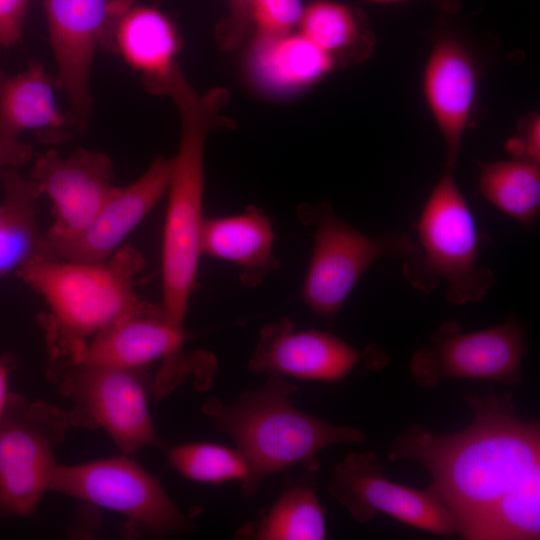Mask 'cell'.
Listing matches in <instances>:
<instances>
[{"label":"cell","mask_w":540,"mask_h":540,"mask_svg":"<svg viewBox=\"0 0 540 540\" xmlns=\"http://www.w3.org/2000/svg\"><path fill=\"white\" fill-rule=\"evenodd\" d=\"M465 401L474 418L462 431L435 434L411 426L390 446L392 461L410 459L431 475V489L461 534L499 498L540 469V424L515 411L510 394Z\"/></svg>","instance_id":"6da1fadb"},{"label":"cell","mask_w":540,"mask_h":540,"mask_svg":"<svg viewBox=\"0 0 540 540\" xmlns=\"http://www.w3.org/2000/svg\"><path fill=\"white\" fill-rule=\"evenodd\" d=\"M165 96L175 103L181 122L173 158L162 240V310L165 319L183 330L190 295L196 285L200 235L204 221V153L211 131L225 125L221 115L228 92H197L178 70Z\"/></svg>","instance_id":"7a4b0ae2"},{"label":"cell","mask_w":540,"mask_h":540,"mask_svg":"<svg viewBox=\"0 0 540 540\" xmlns=\"http://www.w3.org/2000/svg\"><path fill=\"white\" fill-rule=\"evenodd\" d=\"M144 267L137 249L121 246L102 263L41 258L16 275L46 302L52 351L71 361L95 334L125 317L164 315L161 306L143 300L135 290Z\"/></svg>","instance_id":"3957f363"},{"label":"cell","mask_w":540,"mask_h":540,"mask_svg":"<svg viewBox=\"0 0 540 540\" xmlns=\"http://www.w3.org/2000/svg\"><path fill=\"white\" fill-rule=\"evenodd\" d=\"M296 391L283 376L271 374L263 387L244 392L231 405L216 398L203 405L204 414L232 438L247 461L250 475L242 486L247 497L265 476L297 464L314 469L324 448L365 437L354 427L330 424L299 411L290 401Z\"/></svg>","instance_id":"277c9868"},{"label":"cell","mask_w":540,"mask_h":540,"mask_svg":"<svg viewBox=\"0 0 540 540\" xmlns=\"http://www.w3.org/2000/svg\"><path fill=\"white\" fill-rule=\"evenodd\" d=\"M416 231L420 251L402 261L403 275L413 288L430 294L444 281L446 298L455 305L479 302L490 292L496 277L477 266L481 236L453 170L445 169L434 185Z\"/></svg>","instance_id":"5b68a950"},{"label":"cell","mask_w":540,"mask_h":540,"mask_svg":"<svg viewBox=\"0 0 540 540\" xmlns=\"http://www.w3.org/2000/svg\"><path fill=\"white\" fill-rule=\"evenodd\" d=\"M298 216L315 226L313 249L301 299L317 316L333 320L363 275L378 259L418 254L417 243L406 233L371 236L342 220L328 202L301 206Z\"/></svg>","instance_id":"8992f818"},{"label":"cell","mask_w":540,"mask_h":540,"mask_svg":"<svg viewBox=\"0 0 540 540\" xmlns=\"http://www.w3.org/2000/svg\"><path fill=\"white\" fill-rule=\"evenodd\" d=\"M69 417L41 401L9 393L0 420V517H27L49 490L54 448Z\"/></svg>","instance_id":"52a82bcc"},{"label":"cell","mask_w":540,"mask_h":540,"mask_svg":"<svg viewBox=\"0 0 540 540\" xmlns=\"http://www.w3.org/2000/svg\"><path fill=\"white\" fill-rule=\"evenodd\" d=\"M129 456L58 465L49 490L121 514L148 534L164 536L189 531V520L159 480Z\"/></svg>","instance_id":"ba28073f"},{"label":"cell","mask_w":540,"mask_h":540,"mask_svg":"<svg viewBox=\"0 0 540 540\" xmlns=\"http://www.w3.org/2000/svg\"><path fill=\"white\" fill-rule=\"evenodd\" d=\"M431 346L414 352L409 370L414 382L432 388L450 378H471L518 385L528 352L520 326L512 319L474 332L447 320L431 335Z\"/></svg>","instance_id":"9c48e42d"},{"label":"cell","mask_w":540,"mask_h":540,"mask_svg":"<svg viewBox=\"0 0 540 540\" xmlns=\"http://www.w3.org/2000/svg\"><path fill=\"white\" fill-rule=\"evenodd\" d=\"M65 390L74 415L84 424L103 429L122 454L160 446L148 407L143 370L69 363Z\"/></svg>","instance_id":"30bf717a"},{"label":"cell","mask_w":540,"mask_h":540,"mask_svg":"<svg viewBox=\"0 0 540 540\" xmlns=\"http://www.w3.org/2000/svg\"><path fill=\"white\" fill-rule=\"evenodd\" d=\"M384 470L373 451L350 453L334 467L328 492L360 523L385 513L437 535L458 533L456 518L431 489L393 482Z\"/></svg>","instance_id":"8fae6325"},{"label":"cell","mask_w":540,"mask_h":540,"mask_svg":"<svg viewBox=\"0 0 540 540\" xmlns=\"http://www.w3.org/2000/svg\"><path fill=\"white\" fill-rule=\"evenodd\" d=\"M45 11L56 86L69 103L70 126L86 129L91 115L94 56L128 0H41Z\"/></svg>","instance_id":"7c38bea8"},{"label":"cell","mask_w":540,"mask_h":540,"mask_svg":"<svg viewBox=\"0 0 540 540\" xmlns=\"http://www.w3.org/2000/svg\"><path fill=\"white\" fill-rule=\"evenodd\" d=\"M113 175L110 158L98 151L79 148L63 157L50 150L36 157L30 178L53 204L54 223L45 233L52 253L93 221L115 187Z\"/></svg>","instance_id":"4fadbf2b"},{"label":"cell","mask_w":540,"mask_h":540,"mask_svg":"<svg viewBox=\"0 0 540 540\" xmlns=\"http://www.w3.org/2000/svg\"><path fill=\"white\" fill-rule=\"evenodd\" d=\"M387 360L385 352L377 346L361 351L329 332L296 330L292 320L284 317L261 328L248 368L254 372L337 382L359 361L383 366Z\"/></svg>","instance_id":"5bb4252c"},{"label":"cell","mask_w":540,"mask_h":540,"mask_svg":"<svg viewBox=\"0 0 540 540\" xmlns=\"http://www.w3.org/2000/svg\"><path fill=\"white\" fill-rule=\"evenodd\" d=\"M421 89L445 143V169L453 170L478 93V67L469 48L452 36L436 39L423 67Z\"/></svg>","instance_id":"9a60e30c"},{"label":"cell","mask_w":540,"mask_h":540,"mask_svg":"<svg viewBox=\"0 0 540 540\" xmlns=\"http://www.w3.org/2000/svg\"><path fill=\"white\" fill-rule=\"evenodd\" d=\"M173 158L157 157L125 187H114L88 227L57 246L55 258L81 263L108 260L167 192Z\"/></svg>","instance_id":"2e32d148"},{"label":"cell","mask_w":540,"mask_h":540,"mask_svg":"<svg viewBox=\"0 0 540 540\" xmlns=\"http://www.w3.org/2000/svg\"><path fill=\"white\" fill-rule=\"evenodd\" d=\"M137 71L146 89L163 92L180 69L181 40L174 22L159 9L128 0L115 17L102 46Z\"/></svg>","instance_id":"e0dca14e"},{"label":"cell","mask_w":540,"mask_h":540,"mask_svg":"<svg viewBox=\"0 0 540 540\" xmlns=\"http://www.w3.org/2000/svg\"><path fill=\"white\" fill-rule=\"evenodd\" d=\"M183 341V330L170 324L164 315H132L95 334L68 362L144 370L152 362L182 351Z\"/></svg>","instance_id":"ac0fdd59"},{"label":"cell","mask_w":540,"mask_h":540,"mask_svg":"<svg viewBox=\"0 0 540 540\" xmlns=\"http://www.w3.org/2000/svg\"><path fill=\"white\" fill-rule=\"evenodd\" d=\"M273 246L271 220L255 206L235 215L204 218L201 255L236 265L239 279L245 286H259L268 274L279 268Z\"/></svg>","instance_id":"d6986e66"},{"label":"cell","mask_w":540,"mask_h":540,"mask_svg":"<svg viewBox=\"0 0 540 540\" xmlns=\"http://www.w3.org/2000/svg\"><path fill=\"white\" fill-rule=\"evenodd\" d=\"M337 64L298 31L273 37L254 36L246 56L252 82L264 92L276 95L319 83Z\"/></svg>","instance_id":"ffe728a7"},{"label":"cell","mask_w":540,"mask_h":540,"mask_svg":"<svg viewBox=\"0 0 540 540\" xmlns=\"http://www.w3.org/2000/svg\"><path fill=\"white\" fill-rule=\"evenodd\" d=\"M54 86L55 78L38 63L16 75L0 69V133L20 138L31 131L47 143L67 139L70 123L56 104Z\"/></svg>","instance_id":"44dd1931"},{"label":"cell","mask_w":540,"mask_h":540,"mask_svg":"<svg viewBox=\"0 0 540 540\" xmlns=\"http://www.w3.org/2000/svg\"><path fill=\"white\" fill-rule=\"evenodd\" d=\"M0 278L41 258H55L46 234L39 228L36 202L42 196L36 183L14 168L0 169Z\"/></svg>","instance_id":"7402d4cb"},{"label":"cell","mask_w":540,"mask_h":540,"mask_svg":"<svg viewBox=\"0 0 540 540\" xmlns=\"http://www.w3.org/2000/svg\"><path fill=\"white\" fill-rule=\"evenodd\" d=\"M478 190L501 212L530 227L540 213V165L514 158L486 163L481 166Z\"/></svg>","instance_id":"603a6c76"},{"label":"cell","mask_w":540,"mask_h":540,"mask_svg":"<svg viewBox=\"0 0 540 540\" xmlns=\"http://www.w3.org/2000/svg\"><path fill=\"white\" fill-rule=\"evenodd\" d=\"M460 535L470 540L539 539L540 469L499 498Z\"/></svg>","instance_id":"cb8c5ba5"},{"label":"cell","mask_w":540,"mask_h":540,"mask_svg":"<svg viewBox=\"0 0 540 540\" xmlns=\"http://www.w3.org/2000/svg\"><path fill=\"white\" fill-rule=\"evenodd\" d=\"M297 31L337 63L365 58L374 45L354 11L333 0H317L306 5Z\"/></svg>","instance_id":"d4e9b609"},{"label":"cell","mask_w":540,"mask_h":540,"mask_svg":"<svg viewBox=\"0 0 540 540\" xmlns=\"http://www.w3.org/2000/svg\"><path fill=\"white\" fill-rule=\"evenodd\" d=\"M251 535L260 540L325 539V510L312 487H290L255 525Z\"/></svg>","instance_id":"484cf974"},{"label":"cell","mask_w":540,"mask_h":540,"mask_svg":"<svg viewBox=\"0 0 540 540\" xmlns=\"http://www.w3.org/2000/svg\"><path fill=\"white\" fill-rule=\"evenodd\" d=\"M167 456L171 466L192 481H241L244 486L249 479V466L237 449L213 443H188L169 448Z\"/></svg>","instance_id":"4316f807"},{"label":"cell","mask_w":540,"mask_h":540,"mask_svg":"<svg viewBox=\"0 0 540 540\" xmlns=\"http://www.w3.org/2000/svg\"><path fill=\"white\" fill-rule=\"evenodd\" d=\"M304 7L302 0H254L249 15L254 36L273 37L293 32Z\"/></svg>","instance_id":"83f0119b"},{"label":"cell","mask_w":540,"mask_h":540,"mask_svg":"<svg viewBox=\"0 0 540 540\" xmlns=\"http://www.w3.org/2000/svg\"><path fill=\"white\" fill-rule=\"evenodd\" d=\"M520 134L507 140L505 148L514 159L540 165V117L532 114L522 123Z\"/></svg>","instance_id":"f1b7e54d"},{"label":"cell","mask_w":540,"mask_h":540,"mask_svg":"<svg viewBox=\"0 0 540 540\" xmlns=\"http://www.w3.org/2000/svg\"><path fill=\"white\" fill-rule=\"evenodd\" d=\"M30 0H0V46L15 45L22 33Z\"/></svg>","instance_id":"f546056e"},{"label":"cell","mask_w":540,"mask_h":540,"mask_svg":"<svg viewBox=\"0 0 540 540\" xmlns=\"http://www.w3.org/2000/svg\"><path fill=\"white\" fill-rule=\"evenodd\" d=\"M254 0H227L229 19L226 28L222 30V44L231 49L236 47L243 38L245 30L250 26L249 15Z\"/></svg>","instance_id":"4dcf8cb0"},{"label":"cell","mask_w":540,"mask_h":540,"mask_svg":"<svg viewBox=\"0 0 540 540\" xmlns=\"http://www.w3.org/2000/svg\"><path fill=\"white\" fill-rule=\"evenodd\" d=\"M35 156L31 145L0 133V169L16 168L29 163Z\"/></svg>","instance_id":"1f68e13d"},{"label":"cell","mask_w":540,"mask_h":540,"mask_svg":"<svg viewBox=\"0 0 540 540\" xmlns=\"http://www.w3.org/2000/svg\"><path fill=\"white\" fill-rule=\"evenodd\" d=\"M9 393L7 392V371L0 363V420L4 413Z\"/></svg>","instance_id":"d6a6232c"},{"label":"cell","mask_w":540,"mask_h":540,"mask_svg":"<svg viewBox=\"0 0 540 540\" xmlns=\"http://www.w3.org/2000/svg\"><path fill=\"white\" fill-rule=\"evenodd\" d=\"M374 4H394V3H400L407 0H367Z\"/></svg>","instance_id":"836d02e7"}]
</instances>
